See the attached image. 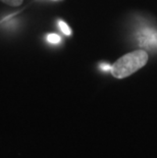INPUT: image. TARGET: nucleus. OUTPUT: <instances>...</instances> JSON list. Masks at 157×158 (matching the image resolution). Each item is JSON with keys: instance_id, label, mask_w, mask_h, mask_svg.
I'll list each match as a JSON object with an SVG mask.
<instances>
[{"instance_id": "1", "label": "nucleus", "mask_w": 157, "mask_h": 158, "mask_svg": "<svg viewBox=\"0 0 157 158\" xmlns=\"http://www.w3.org/2000/svg\"><path fill=\"white\" fill-rule=\"evenodd\" d=\"M148 61V54L144 50H137L123 55L111 66V73L114 78L123 79L133 75L143 68Z\"/></svg>"}, {"instance_id": "2", "label": "nucleus", "mask_w": 157, "mask_h": 158, "mask_svg": "<svg viewBox=\"0 0 157 158\" xmlns=\"http://www.w3.org/2000/svg\"><path fill=\"white\" fill-rule=\"evenodd\" d=\"M137 40L144 48L157 50V30L150 27L143 28L137 33Z\"/></svg>"}, {"instance_id": "3", "label": "nucleus", "mask_w": 157, "mask_h": 158, "mask_svg": "<svg viewBox=\"0 0 157 158\" xmlns=\"http://www.w3.org/2000/svg\"><path fill=\"white\" fill-rule=\"evenodd\" d=\"M58 27L61 30V32L66 36H71L72 35V30L68 27V25L63 21H58Z\"/></svg>"}, {"instance_id": "4", "label": "nucleus", "mask_w": 157, "mask_h": 158, "mask_svg": "<svg viewBox=\"0 0 157 158\" xmlns=\"http://www.w3.org/2000/svg\"><path fill=\"white\" fill-rule=\"evenodd\" d=\"M46 40L50 43V44H58V43H60L61 41V38L60 36L57 35V34H48L47 37H46Z\"/></svg>"}, {"instance_id": "5", "label": "nucleus", "mask_w": 157, "mask_h": 158, "mask_svg": "<svg viewBox=\"0 0 157 158\" xmlns=\"http://www.w3.org/2000/svg\"><path fill=\"white\" fill-rule=\"evenodd\" d=\"M0 1L4 2L5 4H8L11 6H19L22 4L24 0H0Z\"/></svg>"}, {"instance_id": "6", "label": "nucleus", "mask_w": 157, "mask_h": 158, "mask_svg": "<svg viewBox=\"0 0 157 158\" xmlns=\"http://www.w3.org/2000/svg\"><path fill=\"white\" fill-rule=\"evenodd\" d=\"M111 66L112 65H109L107 63H101L99 68L101 70H103V72H108V70H111Z\"/></svg>"}]
</instances>
